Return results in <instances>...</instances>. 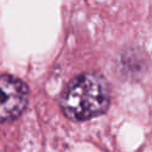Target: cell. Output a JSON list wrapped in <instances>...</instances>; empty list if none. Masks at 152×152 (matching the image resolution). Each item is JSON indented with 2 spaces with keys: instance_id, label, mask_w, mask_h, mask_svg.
<instances>
[{
  "instance_id": "obj_2",
  "label": "cell",
  "mask_w": 152,
  "mask_h": 152,
  "mask_svg": "<svg viewBox=\"0 0 152 152\" xmlns=\"http://www.w3.org/2000/svg\"><path fill=\"white\" fill-rule=\"evenodd\" d=\"M28 101L27 86L15 76H0V121L17 119Z\"/></svg>"
},
{
  "instance_id": "obj_1",
  "label": "cell",
  "mask_w": 152,
  "mask_h": 152,
  "mask_svg": "<svg viewBox=\"0 0 152 152\" xmlns=\"http://www.w3.org/2000/svg\"><path fill=\"white\" fill-rule=\"evenodd\" d=\"M110 100L109 86L97 72H84L69 82L61 95L59 104L66 118L83 121L103 114Z\"/></svg>"
}]
</instances>
